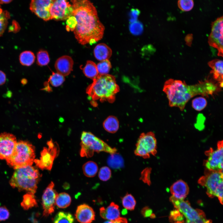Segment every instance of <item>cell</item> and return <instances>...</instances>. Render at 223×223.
I'll list each match as a JSON object with an SVG mask.
<instances>
[{"label":"cell","instance_id":"1","mask_svg":"<svg viewBox=\"0 0 223 223\" xmlns=\"http://www.w3.org/2000/svg\"><path fill=\"white\" fill-rule=\"evenodd\" d=\"M73 16L77 24L75 37L80 44H92L103 37L105 27L100 21L93 4L88 0H72Z\"/></svg>","mask_w":223,"mask_h":223},{"label":"cell","instance_id":"2","mask_svg":"<svg viewBox=\"0 0 223 223\" xmlns=\"http://www.w3.org/2000/svg\"><path fill=\"white\" fill-rule=\"evenodd\" d=\"M163 91L166 94L170 107L184 110L186 104L193 97L202 94L200 84L189 85L184 81L170 79L164 83Z\"/></svg>","mask_w":223,"mask_h":223},{"label":"cell","instance_id":"3","mask_svg":"<svg viewBox=\"0 0 223 223\" xmlns=\"http://www.w3.org/2000/svg\"><path fill=\"white\" fill-rule=\"evenodd\" d=\"M119 88L114 76L109 74L99 75L88 87L86 93L93 100L114 101Z\"/></svg>","mask_w":223,"mask_h":223},{"label":"cell","instance_id":"4","mask_svg":"<svg viewBox=\"0 0 223 223\" xmlns=\"http://www.w3.org/2000/svg\"><path fill=\"white\" fill-rule=\"evenodd\" d=\"M41 177L38 170L32 166H28L15 169L9 183L13 188L19 191H26L34 194Z\"/></svg>","mask_w":223,"mask_h":223},{"label":"cell","instance_id":"5","mask_svg":"<svg viewBox=\"0 0 223 223\" xmlns=\"http://www.w3.org/2000/svg\"><path fill=\"white\" fill-rule=\"evenodd\" d=\"M35 158V148L25 141L17 142L11 155L6 160L7 164L14 169L32 166Z\"/></svg>","mask_w":223,"mask_h":223},{"label":"cell","instance_id":"6","mask_svg":"<svg viewBox=\"0 0 223 223\" xmlns=\"http://www.w3.org/2000/svg\"><path fill=\"white\" fill-rule=\"evenodd\" d=\"M81 139L80 155L82 157H91L95 152L103 151L111 154L117 151L116 148L111 147L90 132L83 131Z\"/></svg>","mask_w":223,"mask_h":223},{"label":"cell","instance_id":"7","mask_svg":"<svg viewBox=\"0 0 223 223\" xmlns=\"http://www.w3.org/2000/svg\"><path fill=\"white\" fill-rule=\"evenodd\" d=\"M198 182L206 188L207 194L209 197H217L223 205V171L207 170Z\"/></svg>","mask_w":223,"mask_h":223},{"label":"cell","instance_id":"8","mask_svg":"<svg viewBox=\"0 0 223 223\" xmlns=\"http://www.w3.org/2000/svg\"><path fill=\"white\" fill-rule=\"evenodd\" d=\"M157 152V142L155 135L152 132L143 133L140 135L134 151L135 155L147 159L155 155Z\"/></svg>","mask_w":223,"mask_h":223},{"label":"cell","instance_id":"9","mask_svg":"<svg viewBox=\"0 0 223 223\" xmlns=\"http://www.w3.org/2000/svg\"><path fill=\"white\" fill-rule=\"evenodd\" d=\"M169 199L174 207L185 217L187 221L196 222L206 217L203 211L199 209H194L187 201L177 199L173 196L170 197Z\"/></svg>","mask_w":223,"mask_h":223},{"label":"cell","instance_id":"10","mask_svg":"<svg viewBox=\"0 0 223 223\" xmlns=\"http://www.w3.org/2000/svg\"><path fill=\"white\" fill-rule=\"evenodd\" d=\"M207 159L204 165L207 170L223 171V140L219 141L216 149L206 151Z\"/></svg>","mask_w":223,"mask_h":223},{"label":"cell","instance_id":"11","mask_svg":"<svg viewBox=\"0 0 223 223\" xmlns=\"http://www.w3.org/2000/svg\"><path fill=\"white\" fill-rule=\"evenodd\" d=\"M48 148L45 147L41 153L39 159H35L34 162L36 165L42 169L50 170L55 159L59 152V147L57 143L51 139L47 142Z\"/></svg>","mask_w":223,"mask_h":223},{"label":"cell","instance_id":"12","mask_svg":"<svg viewBox=\"0 0 223 223\" xmlns=\"http://www.w3.org/2000/svg\"><path fill=\"white\" fill-rule=\"evenodd\" d=\"M208 42L211 46L217 50L218 56L223 57V16L212 23Z\"/></svg>","mask_w":223,"mask_h":223},{"label":"cell","instance_id":"13","mask_svg":"<svg viewBox=\"0 0 223 223\" xmlns=\"http://www.w3.org/2000/svg\"><path fill=\"white\" fill-rule=\"evenodd\" d=\"M72 5L65 0H55L50 9L51 20H64L73 16Z\"/></svg>","mask_w":223,"mask_h":223},{"label":"cell","instance_id":"14","mask_svg":"<svg viewBox=\"0 0 223 223\" xmlns=\"http://www.w3.org/2000/svg\"><path fill=\"white\" fill-rule=\"evenodd\" d=\"M54 183L51 181L45 190L42 196L43 215L45 217L48 216L55 210V199L58 194L54 189Z\"/></svg>","mask_w":223,"mask_h":223},{"label":"cell","instance_id":"15","mask_svg":"<svg viewBox=\"0 0 223 223\" xmlns=\"http://www.w3.org/2000/svg\"><path fill=\"white\" fill-rule=\"evenodd\" d=\"M17 142L13 134L3 133L0 134V159L7 160L13 154Z\"/></svg>","mask_w":223,"mask_h":223},{"label":"cell","instance_id":"16","mask_svg":"<svg viewBox=\"0 0 223 223\" xmlns=\"http://www.w3.org/2000/svg\"><path fill=\"white\" fill-rule=\"evenodd\" d=\"M54 0H32L30 4V9L38 17L45 21L51 19L50 9Z\"/></svg>","mask_w":223,"mask_h":223},{"label":"cell","instance_id":"17","mask_svg":"<svg viewBox=\"0 0 223 223\" xmlns=\"http://www.w3.org/2000/svg\"><path fill=\"white\" fill-rule=\"evenodd\" d=\"M75 216L80 223H91L95 220V213L91 207L83 204L77 207Z\"/></svg>","mask_w":223,"mask_h":223},{"label":"cell","instance_id":"18","mask_svg":"<svg viewBox=\"0 0 223 223\" xmlns=\"http://www.w3.org/2000/svg\"><path fill=\"white\" fill-rule=\"evenodd\" d=\"M74 62L70 56L63 55L56 61L55 68L57 73L64 77L69 75L72 70Z\"/></svg>","mask_w":223,"mask_h":223},{"label":"cell","instance_id":"19","mask_svg":"<svg viewBox=\"0 0 223 223\" xmlns=\"http://www.w3.org/2000/svg\"><path fill=\"white\" fill-rule=\"evenodd\" d=\"M170 191L173 196L177 199H183L188 195L189 189L187 184L180 179L174 182L171 186Z\"/></svg>","mask_w":223,"mask_h":223},{"label":"cell","instance_id":"20","mask_svg":"<svg viewBox=\"0 0 223 223\" xmlns=\"http://www.w3.org/2000/svg\"><path fill=\"white\" fill-rule=\"evenodd\" d=\"M99 210L100 216L104 219L113 221L120 217L119 207L114 202L111 203L106 208H101Z\"/></svg>","mask_w":223,"mask_h":223},{"label":"cell","instance_id":"21","mask_svg":"<svg viewBox=\"0 0 223 223\" xmlns=\"http://www.w3.org/2000/svg\"><path fill=\"white\" fill-rule=\"evenodd\" d=\"M208 65L212 69L211 73L213 74L214 79L223 87V60H212L208 63Z\"/></svg>","mask_w":223,"mask_h":223},{"label":"cell","instance_id":"22","mask_svg":"<svg viewBox=\"0 0 223 223\" xmlns=\"http://www.w3.org/2000/svg\"><path fill=\"white\" fill-rule=\"evenodd\" d=\"M94 54L96 59L101 61L108 60L112 55V51L111 48L106 44L100 43L95 47Z\"/></svg>","mask_w":223,"mask_h":223},{"label":"cell","instance_id":"23","mask_svg":"<svg viewBox=\"0 0 223 223\" xmlns=\"http://www.w3.org/2000/svg\"><path fill=\"white\" fill-rule=\"evenodd\" d=\"M81 69L86 77L93 80L99 75L97 65L92 61H87L85 65Z\"/></svg>","mask_w":223,"mask_h":223},{"label":"cell","instance_id":"24","mask_svg":"<svg viewBox=\"0 0 223 223\" xmlns=\"http://www.w3.org/2000/svg\"><path fill=\"white\" fill-rule=\"evenodd\" d=\"M103 126L104 129L107 132L111 133H114L119 129V121L115 116H110L104 120L103 123Z\"/></svg>","mask_w":223,"mask_h":223},{"label":"cell","instance_id":"25","mask_svg":"<svg viewBox=\"0 0 223 223\" xmlns=\"http://www.w3.org/2000/svg\"><path fill=\"white\" fill-rule=\"evenodd\" d=\"M108 166L113 169H119L124 165V160L121 156L119 153L111 154L107 160Z\"/></svg>","mask_w":223,"mask_h":223},{"label":"cell","instance_id":"26","mask_svg":"<svg viewBox=\"0 0 223 223\" xmlns=\"http://www.w3.org/2000/svg\"><path fill=\"white\" fill-rule=\"evenodd\" d=\"M34 194L28 192L23 196L21 205L24 210H27L33 207L37 206V202Z\"/></svg>","mask_w":223,"mask_h":223},{"label":"cell","instance_id":"27","mask_svg":"<svg viewBox=\"0 0 223 223\" xmlns=\"http://www.w3.org/2000/svg\"><path fill=\"white\" fill-rule=\"evenodd\" d=\"M83 173L86 177H94L98 171L97 164L95 162L90 161L85 163L83 166Z\"/></svg>","mask_w":223,"mask_h":223},{"label":"cell","instance_id":"28","mask_svg":"<svg viewBox=\"0 0 223 223\" xmlns=\"http://www.w3.org/2000/svg\"><path fill=\"white\" fill-rule=\"evenodd\" d=\"M71 199L68 194L63 192L58 194L55 199V205L60 208H65L70 204Z\"/></svg>","mask_w":223,"mask_h":223},{"label":"cell","instance_id":"29","mask_svg":"<svg viewBox=\"0 0 223 223\" xmlns=\"http://www.w3.org/2000/svg\"><path fill=\"white\" fill-rule=\"evenodd\" d=\"M35 56L30 51H25L20 53L19 56L20 63L23 65L29 66L34 62Z\"/></svg>","mask_w":223,"mask_h":223},{"label":"cell","instance_id":"30","mask_svg":"<svg viewBox=\"0 0 223 223\" xmlns=\"http://www.w3.org/2000/svg\"><path fill=\"white\" fill-rule=\"evenodd\" d=\"M74 221V217L71 213L60 212L55 216L53 223H73Z\"/></svg>","mask_w":223,"mask_h":223},{"label":"cell","instance_id":"31","mask_svg":"<svg viewBox=\"0 0 223 223\" xmlns=\"http://www.w3.org/2000/svg\"><path fill=\"white\" fill-rule=\"evenodd\" d=\"M121 200L122 205L125 208L130 211L134 210L136 206V201L132 195L127 193L121 198Z\"/></svg>","mask_w":223,"mask_h":223},{"label":"cell","instance_id":"32","mask_svg":"<svg viewBox=\"0 0 223 223\" xmlns=\"http://www.w3.org/2000/svg\"><path fill=\"white\" fill-rule=\"evenodd\" d=\"M99 75L108 74L111 68V64L109 60L101 61L97 65Z\"/></svg>","mask_w":223,"mask_h":223},{"label":"cell","instance_id":"33","mask_svg":"<svg viewBox=\"0 0 223 223\" xmlns=\"http://www.w3.org/2000/svg\"><path fill=\"white\" fill-rule=\"evenodd\" d=\"M50 58L48 52L45 50H41L37 54V64L40 66L47 65L50 62Z\"/></svg>","mask_w":223,"mask_h":223},{"label":"cell","instance_id":"34","mask_svg":"<svg viewBox=\"0 0 223 223\" xmlns=\"http://www.w3.org/2000/svg\"><path fill=\"white\" fill-rule=\"evenodd\" d=\"M65 78L64 77L57 73L52 72V74L48 79L51 85L54 87H58L61 85L64 82Z\"/></svg>","mask_w":223,"mask_h":223},{"label":"cell","instance_id":"35","mask_svg":"<svg viewBox=\"0 0 223 223\" xmlns=\"http://www.w3.org/2000/svg\"><path fill=\"white\" fill-rule=\"evenodd\" d=\"M10 17L7 11H3L0 8V37L4 32L7 24V21Z\"/></svg>","mask_w":223,"mask_h":223},{"label":"cell","instance_id":"36","mask_svg":"<svg viewBox=\"0 0 223 223\" xmlns=\"http://www.w3.org/2000/svg\"><path fill=\"white\" fill-rule=\"evenodd\" d=\"M207 101L205 98L200 97L195 98L192 101V106L195 110L200 111L206 107Z\"/></svg>","mask_w":223,"mask_h":223},{"label":"cell","instance_id":"37","mask_svg":"<svg viewBox=\"0 0 223 223\" xmlns=\"http://www.w3.org/2000/svg\"><path fill=\"white\" fill-rule=\"evenodd\" d=\"M112 172L109 168L107 166L101 167L98 172V177L99 179L103 181H106L111 177Z\"/></svg>","mask_w":223,"mask_h":223},{"label":"cell","instance_id":"38","mask_svg":"<svg viewBox=\"0 0 223 223\" xmlns=\"http://www.w3.org/2000/svg\"><path fill=\"white\" fill-rule=\"evenodd\" d=\"M129 30L133 34L138 35L142 33L143 27L142 24L139 21L131 23L129 25Z\"/></svg>","mask_w":223,"mask_h":223},{"label":"cell","instance_id":"39","mask_svg":"<svg viewBox=\"0 0 223 223\" xmlns=\"http://www.w3.org/2000/svg\"><path fill=\"white\" fill-rule=\"evenodd\" d=\"M179 8L184 11H189L193 8L194 2L192 0H180L178 2Z\"/></svg>","mask_w":223,"mask_h":223},{"label":"cell","instance_id":"40","mask_svg":"<svg viewBox=\"0 0 223 223\" xmlns=\"http://www.w3.org/2000/svg\"><path fill=\"white\" fill-rule=\"evenodd\" d=\"M183 215L177 209L171 212L169 219L171 222L174 223L184 221Z\"/></svg>","mask_w":223,"mask_h":223},{"label":"cell","instance_id":"41","mask_svg":"<svg viewBox=\"0 0 223 223\" xmlns=\"http://www.w3.org/2000/svg\"><path fill=\"white\" fill-rule=\"evenodd\" d=\"M151 173V168H145L141 172L140 179L144 183L150 185L151 183L150 179Z\"/></svg>","mask_w":223,"mask_h":223},{"label":"cell","instance_id":"42","mask_svg":"<svg viewBox=\"0 0 223 223\" xmlns=\"http://www.w3.org/2000/svg\"><path fill=\"white\" fill-rule=\"evenodd\" d=\"M10 216V212L5 206L0 207V222L7 219Z\"/></svg>","mask_w":223,"mask_h":223},{"label":"cell","instance_id":"43","mask_svg":"<svg viewBox=\"0 0 223 223\" xmlns=\"http://www.w3.org/2000/svg\"><path fill=\"white\" fill-rule=\"evenodd\" d=\"M140 12L137 9H132L130 12V19L129 21L131 23H132L137 21L138 17Z\"/></svg>","mask_w":223,"mask_h":223},{"label":"cell","instance_id":"44","mask_svg":"<svg viewBox=\"0 0 223 223\" xmlns=\"http://www.w3.org/2000/svg\"><path fill=\"white\" fill-rule=\"evenodd\" d=\"M142 215L145 217L150 216L154 217L155 215L152 213V211L151 209L148 207H145L142 208L141 210Z\"/></svg>","mask_w":223,"mask_h":223},{"label":"cell","instance_id":"45","mask_svg":"<svg viewBox=\"0 0 223 223\" xmlns=\"http://www.w3.org/2000/svg\"><path fill=\"white\" fill-rule=\"evenodd\" d=\"M143 49L144 52L146 51L145 54H149V55L153 54L155 50L154 47L151 45L146 46L144 47Z\"/></svg>","mask_w":223,"mask_h":223},{"label":"cell","instance_id":"46","mask_svg":"<svg viewBox=\"0 0 223 223\" xmlns=\"http://www.w3.org/2000/svg\"><path fill=\"white\" fill-rule=\"evenodd\" d=\"M6 80V76L3 71L0 70V85H3Z\"/></svg>","mask_w":223,"mask_h":223},{"label":"cell","instance_id":"47","mask_svg":"<svg viewBox=\"0 0 223 223\" xmlns=\"http://www.w3.org/2000/svg\"><path fill=\"white\" fill-rule=\"evenodd\" d=\"M193 40L192 35L189 34L187 35L185 38V40L186 45L189 46H190Z\"/></svg>","mask_w":223,"mask_h":223},{"label":"cell","instance_id":"48","mask_svg":"<svg viewBox=\"0 0 223 223\" xmlns=\"http://www.w3.org/2000/svg\"><path fill=\"white\" fill-rule=\"evenodd\" d=\"M112 221L113 223H128L127 219L124 217H119Z\"/></svg>","mask_w":223,"mask_h":223},{"label":"cell","instance_id":"49","mask_svg":"<svg viewBox=\"0 0 223 223\" xmlns=\"http://www.w3.org/2000/svg\"><path fill=\"white\" fill-rule=\"evenodd\" d=\"M12 1V0H0V4L8 3Z\"/></svg>","mask_w":223,"mask_h":223},{"label":"cell","instance_id":"50","mask_svg":"<svg viewBox=\"0 0 223 223\" xmlns=\"http://www.w3.org/2000/svg\"><path fill=\"white\" fill-rule=\"evenodd\" d=\"M21 82L22 84L25 85L27 83V80L26 79H23L21 80Z\"/></svg>","mask_w":223,"mask_h":223},{"label":"cell","instance_id":"51","mask_svg":"<svg viewBox=\"0 0 223 223\" xmlns=\"http://www.w3.org/2000/svg\"><path fill=\"white\" fill-rule=\"evenodd\" d=\"M184 223H195L194 222H191L189 221H188L186 220V221Z\"/></svg>","mask_w":223,"mask_h":223},{"label":"cell","instance_id":"52","mask_svg":"<svg viewBox=\"0 0 223 223\" xmlns=\"http://www.w3.org/2000/svg\"><path fill=\"white\" fill-rule=\"evenodd\" d=\"M104 223H113L112 221H107L105 222Z\"/></svg>","mask_w":223,"mask_h":223}]
</instances>
